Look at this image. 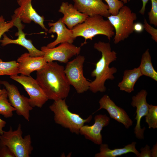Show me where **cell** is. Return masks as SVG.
Returning <instances> with one entry per match:
<instances>
[{
	"mask_svg": "<svg viewBox=\"0 0 157 157\" xmlns=\"http://www.w3.org/2000/svg\"><path fill=\"white\" fill-rule=\"evenodd\" d=\"M36 80L48 100L54 101L65 99L70 90L65 72V67L56 62L47 63L37 71Z\"/></svg>",
	"mask_w": 157,
	"mask_h": 157,
	"instance_id": "6da1fadb",
	"label": "cell"
},
{
	"mask_svg": "<svg viewBox=\"0 0 157 157\" xmlns=\"http://www.w3.org/2000/svg\"><path fill=\"white\" fill-rule=\"evenodd\" d=\"M94 47L101 53V56L91 72V76L95 77V79L90 82L89 90L94 93L103 92L106 90L105 85L106 81L115 79L113 74L117 72V69L115 67H110L109 65L116 60L117 54L115 51L112 50L109 42L99 41L94 44Z\"/></svg>",
	"mask_w": 157,
	"mask_h": 157,
	"instance_id": "7a4b0ae2",
	"label": "cell"
},
{
	"mask_svg": "<svg viewBox=\"0 0 157 157\" xmlns=\"http://www.w3.org/2000/svg\"><path fill=\"white\" fill-rule=\"evenodd\" d=\"M103 17L99 15L88 16L84 22L71 29L74 38L83 37L85 43L87 40H92L96 35H101L110 40L115 35V30L109 21Z\"/></svg>",
	"mask_w": 157,
	"mask_h": 157,
	"instance_id": "3957f363",
	"label": "cell"
},
{
	"mask_svg": "<svg viewBox=\"0 0 157 157\" xmlns=\"http://www.w3.org/2000/svg\"><path fill=\"white\" fill-rule=\"evenodd\" d=\"M65 99L54 101L49 107L54 114L56 123L68 129L71 133L78 135L81 127L92 119L91 115L86 119L82 118L78 114L73 113L68 109Z\"/></svg>",
	"mask_w": 157,
	"mask_h": 157,
	"instance_id": "277c9868",
	"label": "cell"
},
{
	"mask_svg": "<svg viewBox=\"0 0 157 157\" xmlns=\"http://www.w3.org/2000/svg\"><path fill=\"white\" fill-rule=\"evenodd\" d=\"M22 134L20 124L16 130L10 127L9 131L0 135V144L7 146L15 157H29L33 150L31 137L28 134L23 138Z\"/></svg>",
	"mask_w": 157,
	"mask_h": 157,
	"instance_id": "5b68a950",
	"label": "cell"
},
{
	"mask_svg": "<svg viewBox=\"0 0 157 157\" xmlns=\"http://www.w3.org/2000/svg\"><path fill=\"white\" fill-rule=\"evenodd\" d=\"M107 18L114 28L113 41L117 44L127 38L133 32L134 22L137 16L129 7L125 5L116 15H110Z\"/></svg>",
	"mask_w": 157,
	"mask_h": 157,
	"instance_id": "8992f818",
	"label": "cell"
},
{
	"mask_svg": "<svg viewBox=\"0 0 157 157\" xmlns=\"http://www.w3.org/2000/svg\"><path fill=\"white\" fill-rule=\"evenodd\" d=\"M85 61L84 56L78 55L72 60L68 62L65 68V72L69 83L78 94L84 93L89 89L90 82L83 75Z\"/></svg>",
	"mask_w": 157,
	"mask_h": 157,
	"instance_id": "52a82bcc",
	"label": "cell"
},
{
	"mask_svg": "<svg viewBox=\"0 0 157 157\" xmlns=\"http://www.w3.org/2000/svg\"><path fill=\"white\" fill-rule=\"evenodd\" d=\"M10 76L11 79L23 86L29 96V103L33 108H41L48 100L36 79L31 76L22 74Z\"/></svg>",
	"mask_w": 157,
	"mask_h": 157,
	"instance_id": "ba28073f",
	"label": "cell"
},
{
	"mask_svg": "<svg viewBox=\"0 0 157 157\" xmlns=\"http://www.w3.org/2000/svg\"><path fill=\"white\" fill-rule=\"evenodd\" d=\"M0 83L5 86L9 102L15 108L17 114L29 121L30 112L33 109L30 104L29 98L21 95L14 85L10 84L6 81H0Z\"/></svg>",
	"mask_w": 157,
	"mask_h": 157,
	"instance_id": "9c48e42d",
	"label": "cell"
},
{
	"mask_svg": "<svg viewBox=\"0 0 157 157\" xmlns=\"http://www.w3.org/2000/svg\"><path fill=\"white\" fill-rule=\"evenodd\" d=\"M41 50L44 52L43 56L47 63L58 61L66 63L72 57L80 53L81 48L72 43L66 42L52 48L43 46Z\"/></svg>",
	"mask_w": 157,
	"mask_h": 157,
	"instance_id": "30bf717a",
	"label": "cell"
},
{
	"mask_svg": "<svg viewBox=\"0 0 157 157\" xmlns=\"http://www.w3.org/2000/svg\"><path fill=\"white\" fill-rule=\"evenodd\" d=\"M13 21L14 26L17 28L18 31L15 35L18 37L15 39H12L8 37L5 33L3 35V39L0 40L1 45L4 47L10 44H15L21 46L28 51L30 56L33 57L42 56L44 53L41 50L37 49L33 45L32 41L27 39L25 37V34L23 31L24 26L22 24V21L18 18L12 17Z\"/></svg>",
	"mask_w": 157,
	"mask_h": 157,
	"instance_id": "8fae6325",
	"label": "cell"
},
{
	"mask_svg": "<svg viewBox=\"0 0 157 157\" xmlns=\"http://www.w3.org/2000/svg\"><path fill=\"white\" fill-rule=\"evenodd\" d=\"M32 0H17V3L19 6L14 12L12 17L19 19L25 23H30L33 21L39 25L45 31L48 30L44 24V17L41 16L33 7Z\"/></svg>",
	"mask_w": 157,
	"mask_h": 157,
	"instance_id": "7c38bea8",
	"label": "cell"
},
{
	"mask_svg": "<svg viewBox=\"0 0 157 157\" xmlns=\"http://www.w3.org/2000/svg\"><path fill=\"white\" fill-rule=\"evenodd\" d=\"M94 120L92 125L83 126L80 129L79 134L94 144L100 145L103 141L101 131L104 127L109 124L110 119L106 114H100L95 116Z\"/></svg>",
	"mask_w": 157,
	"mask_h": 157,
	"instance_id": "4fadbf2b",
	"label": "cell"
},
{
	"mask_svg": "<svg viewBox=\"0 0 157 157\" xmlns=\"http://www.w3.org/2000/svg\"><path fill=\"white\" fill-rule=\"evenodd\" d=\"M147 94L145 90H142L132 98L131 105L133 107L136 108L135 113L136 115L135 118V119L136 120V124L134 129V133L136 138L140 140L144 139V133L145 129V127L141 128V119L147 114L149 109V104L146 101Z\"/></svg>",
	"mask_w": 157,
	"mask_h": 157,
	"instance_id": "5bb4252c",
	"label": "cell"
},
{
	"mask_svg": "<svg viewBox=\"0 0 157 157\" xmlns=\"http://www.w3.org/2000/svg\"><path fill=\"white\" fill-rule=\"evenodd\" d=\"M99 103V108L93 113L101 109H105L108 112L111 118L122 124L126 128L128 129L132 125L133 122L126 112L124 109L116 105L108 95H104Z\"/></svg>",
	"mask_w": 157,
	"mask_h": 157,
	"instance_id": "9a60e30c",
	"label": "cell"
},
{
	"mask_svg": "<svg viewBox=\"0 0 157 157\" xmlns=\"http://www.w3.org/2000/svg\"><path fill=\"white\" fill-rule=\"evenodd\" d=\"M74 7L88 16L99 15L105 17L110 15L108 7L102 0H73Z\"/></svg>",
	"mask_w": 157,
	"mask_h": 157,
	"instance_id": "2e32d148",
	"label": "cell"
},
{
	"mask_svg": "<svg viewBox=\"0 0 157 157\" xmlns=\"http://www.w3.org/2000/svg\"><path fill=\"white\" fill-rule=\"evenodd\" d=\"M17 62L19 64V74L27 76H30L33 72L42 69L47 63L43 56H31L27 52L19 57Z\"/></svg>",
	"mask_w": 157,
	"mask_h": 157,
	"instance_id": "e0dca14e",
	"label": "cell"
},
{
	"mask_svg": "<svg viewBox=\"0 0 157 157\" xmlns=\"http://www.w3.org/2000/svg\"><path fill=\"white\" fill-rule=\"evenodd\" d=\"M58 12L63 14L61 18L62 22L70 30L83 23L88 17L79 11L73 5L67 2L62 3Z\"/></svg>",
	"mask_w": 157,
	"mask_h": 157,
	"instance_id": "ac0fdd59",
	"label": "cell"
},
{
	"mask_svg": "<svg viewBox=\"0 0 157 157\" xmlns=\"http://www.w3.org/2000/svg\"><path fill=\"white\" fill-rule=\"evenodd\" d=\"M48 25L50 27L48 31L49 33H56L57 35L56 39L48 44L46 46L49 48L55 47L61 43L67 42L72 43L75 39L73 36L72 30L67 28L60 18L54 23L49 22Z\"/></svg>",
	"mask_w": 157,
	"mask_h": 157,
	"instance_id": "d6986e66",
	"label": "cell"
},
{
	"mask_svg": "<svg viewBox=\"0 0 157 157\" xmlns=\"http://www.w3.org/2000/svg\"><path fill=\"white\" fill-rule=\"evenodd\" d=\"M136 142H133L131 144L124 146L123 148L111 149L109 148L108 144L102 143L100 145V152L96 154L94 156L115 157L131 152L138 157L140 153L136 148Z\"/></svg>",
	"mask_w": 157,
	"mask_h": 157,
	"instance_id": "ffe728a7",
	"label": "cell"
},
{
	"mask_svg": "<svg viewBox=\"0 0 157 157\" xmlns=\"http://www.w3.org/2000/svg\"><path fill=\"white\" fill-rule=\"evenodd\" d=\"M142 74L139 67L132 69H126L124 72L123 79L118 85L120 90L130 93L134 90L136 81Z\"/></svg>",
	"mask_w": 157,
	"mask_h": 157,
	"instance_id": "44dd1931",
	"label": "cell"
},
{
	"mask_svg": "<svg viewBox=\"0 0 157 157\" xmlns=\"http://www.w3.org/2000/svg\"><path fill=\"white\" fill-rule=\"evenodd\" d=\"M139 67L142 75L149 77L157 81V72L152 65L149 49H147L142 55L140 64Z\"/></svg>",
	"mask_w": 157,
	"mask_h": 157,
	"instance_id": "7402d4cb",
	"label": "cell"
},
{
	"mask_svg": "<svg viewBox=\"0 0 157 157\" xmlns=\"http://www.w3.org/2000/svg\"><path fill=\"white\" fill-rule=\"evenodd\" d=\"M8 98L6 90L3 89V92L0 95V114L6 118L11 117L13 115V112L15 111Z\"/></svg>",
	"mask_w": 157,
	"mask_h": 157,
	"instance_id": "603a6c76",
	"label": "cell"
},
{
	"mask_svg": "<svg viewBox=\"0 0 157 157\" xmlns=\"http://www.w3.org/2000/svg\"><path fill=\"white\" fill-rule=\"evenodd\" d=\"M19 64L15 60L4 62L0 59V76H14L19 74Z\"/></svg>",
	"mask_w": 157,
	"mask_h": 157,
	"instance_id": "cb8c5ba5",
	"label": "cell"
},
{
	"mask_svg": "<svg viewBox=\"0 0 157 157\" xmlns=\"http://www.w3.org/2000/svg\"><path fill=\"white\" fill-rule=\"evenodd\" d=\"M149 110L145 116V121L149 129L157 128V106L149 104Z\"/></svg>",
	"mask_w": 157,
	"mask_h": 157,
	"instance_id": "d4e9b609",
	"label": "cell"
},
{
	"mask_svg": "<svg viewBox=\"0 0 157 157\" xmlns=\"http://www.w3.org/2000/svg\"><path fill=\"white\" fill-rule=\"evenodd\" d=\"M108 7V11L110 15H116L120 9L124 5L121 1L119 0H104Z\"/></svg>",
	"mask_w": 157,
	"mask_h": 157,
	"instance_id": "484cf974",
	"label": "cell"
},
{
	"mask_svg": "<svg viewBox=\"0 0 157 157\" xmlns=\"http://www.w3.org/2000/svg\"><path fill=\"white\" fill-rule=\"evenodd\" d=\"M151 7L148 13V18L151 24L157 26V0H151Z\"/></svg>",
	"mask_w": 157,
	"mask_h": 157,
	"instance_id": "4316f807",
	"label": "cell"
},
{
	"mask_svg": "<svg viewBox=\"0 0 157 157\" xmlns=\"http://www.w3.org/2000/svg\"><path fill=\"white\" fill-rule=\"evenodd\" d=\"M13 21L6 22L2 15L0 16V40L2 36L14 26Z\"/></svg>",
	"mask_w": 157,
	"mask_h": 157,
	"instance_id": "83f0119b",
	"label": "cell"
},
{
	"mask_svg": "<svg viewBox=\"0 0 157 157\" xmlns=\"http://www.w3.org/2000/svg\"><path fill=\"white\" fill-rule=\"evenodd\" d=\"M144 29L149 34L151 38L156 42H157V29L149 24L144 18L143 24Z\"/></svg>",
	"mask_w": 157,
	"mask_h": 157,
	"instance_id": "f1b7e54d",
	"label": "cell"
},
{
	"mask_svg": "<svg viewBox=\"0 0 157 157\" xmlns=\"http://www.w3.org/2000/svg\"><path fill=\"white\" fill-rule=\"evenodd\" d=\"M0 157H15L8 147L6 145L0 144Z\"/></svg>",
	"mask_w": 157,
	"mask_h": 157,
	"instance_id": "f546056e",
	"label": "cell"
},
{
	"mask_svg": "<svg viewBox=\"0 0 157 157\" xmlns=\"http://www.w3.org/2000/svg\"><path fill=\"white\" fill-rule=\"evenodd\" d=\"M141 152L138 157H151V152L150 147L147 144L144 147L140 149Z\"/></svg>",
	"mask_w": 157,
	"mask_h": 157,
	"instance_id": "4dcf8cb0",
	"label": "cell"
},
{
	"mask_svg": "<svg viewBox=\"0 0 157 157\" xmlns=\"http://www.w3.org/2000/svg\"><path fill=\"white\" fill-rule=\"evenodd\" d=\"M143 24L140 22L134 23L133 26V31L135 32L140 33L142 32L144 30Z\"/></svg>",
	"mask_w": 157,
	"mask_h": 157,
	"instance_id": "1f68e13d",
	"label": "cell"
},
{
	"mask_svg": "<svg viewBox=\"0 0 157 157\" xmlns=\"http://www.w3.org/2000/svg\"><path fill=\"white\" fill-rule=\"evenodd\" d=\"M142 2V7L140 10L139 12L141 15H144L145 11V7L148 1L149 0H141Z\"/></svg>",
	"mask_w": 157,
	"mask_h": 157,
	"instance_id": "d6a6232c",
	"label": "cell"
},
{
	"mask_svg": "<svg viewBox=\"0 0 157 157\" xmlns=\"http://www.w3.org/2000/svg\"><path fill=\"white\" fill-rule=\"evenodd\" d=\"M151 157H156L157 156V143L153 145L152 149L151 150Z\"/></svg>",
	"mask_w": 157,
	"mask_h": 157,
	"instance_id": "836d02e7",
	"label": "cell"
},
{
	"mask_svg": "<svg viewBox=\"0 0 157 157\" xmlns=\"http://www.w3.org/2000/svg\"><path fill=\"white\" fill-rule=\"evenodd\" d=\"M6 122L0 118V135H2L4 131L3 128L6 124Z\"/></svg>",
	"mask_w": 157,
	"mask_h": 157,
	"instance_id": "e575fe53",
	"label": "cell"
},
{
	"mask_svg": "<svg viewBox=\"0 0 157 157\" xmlns=\"http://www.w3.org/2000/svg\"><path fill=\"white\" fill-rule=\"evenodd\" d=\"M131 0H120L124 4L127 3L130 1Z\"/></svg>",
	"mask_w": 157,
	"mask_h": 157,
	"instance_id": "d590c367",
	"label": "cell"
},
{
	"mask_svg": "<svg viewBox=\"0 0 157 157\" xmlns=\"http://www.w3.org/2000/svg\"><path fill=\"white\" fill-rule=\"evenodd\" d=\"M3 91V89H1V87L0 86V95L1 94V93H2Z\"/></svg>",
	"mask_w": 157,
	"mask_h": 157,
	"instance_id": "8d00e7d4",
	"label": "cell"
}]
</instances>
